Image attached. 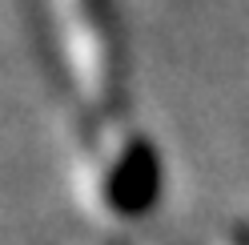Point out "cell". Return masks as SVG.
I'll return each instance as SVG.
<instances>
[{
  "label": "cell",
  "instance_id": "obj_1",
  "mask_svg": "<svg viewBox=\"0 0 249 245\" xmlns=\"http://www.w3.org/2000/svg\"><path fill=\"white\" fill-rule=\"evenodd\" d=\"M60 56L81 105L97 121H117L129 101V56L113 0H56Z\"/></svg>",
  "mask_w": 249,
  "mask_h": 245
},
{
  "label": "cell",
  "instance_id": "obj_2",
  "mask_svg": "<svg viewBox=\"0 0 249 245\" xmlns=\"http://www.w3.org/2000/svg\"><path fill=\"white\" fill-rule=\"evenodd\" d=\"M97 197L117 217H141L161 197V153L137 129H121L117 137L92 153Z\"/></svg>",
  "mask_w": 249,
  "mask_h": 245
}]
</instances>
